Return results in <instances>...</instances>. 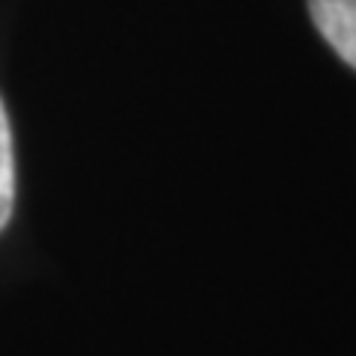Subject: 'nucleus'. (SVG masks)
Returning <instances> with one entry per match:
<instances>
[{"mask_svg": "<svg viewBox=\"0 0 356 356\" xmlns=\"http://www.w3.org/2000/svg\"><path fill=\"white\" fill-rule=\"evenodd\" d=\"M15 205V158H13V131H9L6 107L0 102V232L6 229Z\"/></svg>", "mask_w": 356, "mask_h": 356, "instance_id": "obj_2", "label": "nucleus"}, {"mask_svg": "<svg viewBox=\"0 0 356 356\" xmlns=\"http://www.w3.org/2000/svg\"><path fill=\"white\" fill-rule=\"evenodd\" d=\"M309 15L330 48L356 69V0H309Z\"/></svg>", "mask_w": 356, "mask_h": 356, "instance_id": "obj_1", "label": "nucleus"}]
</instances>
